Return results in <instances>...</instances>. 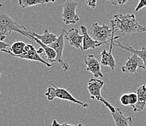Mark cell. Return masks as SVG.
I'll return each mask as SVG.
<instances>
[{
    "instance_id": "1",
    "label": "cell",
    "mask_w": 146,
    "mask_h": 126,
    "mask_svg": "<svg viewBox=\"0 0 146 126\" xmlns=\"http://www.w3.org/2000/svg\"><path fill=\"white\" fill-rule=\"evenodd\" d=\"M110 26L114 32H119L118 36L121 37L127 34L146 31V26L140 25L135 14L114 15L113 19L110 21Z\"/></svg>"
},
{
    "instance_id": "2",
    "label": "cell",
    "mask_w": 146,
    "mask_h": 126,
    "mask_svg": "<svg viewBox=\"0 0 146 126\" xmlns=\"http://www.w3.org/2000/svg\"><path fill=\"white\" fill-rule=\"evenodd\" d=\"M12 32H17L21 35L31 39L29 31L25 26L20 25L18 22L15 21L10 16L0 2V40L5 41L7 37Z\"/></svg>"
},
{
    "instance_id": "3",
    "label": "cell",
    "mask_w": 146,
    "mask_h": 126,
    "mask_svg": "<svg viewBox=\"0 0 146 126\" xmlns=\"http://www.w3.org/2000/svg\"><path fill=\"white\" fill-rule=\"evenodd\" d=\"M90 36L95 41L103 43V45L111 42L113 39L118 40L120 36H115V32L110 26L103 24L100 26L98 23H94L88 29Z\"/></svg>"
},
{
    "instance_id": "4",
    "label": "cell",
    "mask_w": 146,
    "mask_h": 126,
    "mask_svg": "<svg viewBox=\"0 0 146 126\" xmlns=\"http://www.w3.org/2000/svg\"><path fill=\"white\" fill-rule=\"evenodd\" d=\"M49 84L51 85V87H48L47 92L45 93V96L47 97L48 101H52L55 99H59L61 100L68 101L72 103H75L78 105H80L82 108H87L89 107V103L81 101L74 97L72 94L67 91L64 87H59L55 85L52 83V81H50Z\"/></svg>"
},
{
    "instance_id": "5",
    "label": "cell",
    "mask_w": 146,
    "mask_h": 126,
    "mask_svg": "<svg viewBox=\"0 0 146 126\" xmlns=\"http://www.w3.org/2000/svg\"><path fill=\"white\" fill-rule=\"evenodd\" d=\"M104 81L100 80L98 79L92 78L90 79L87 84V90L90 94V99L92 100H96L100 101L107 107L109 111L111 112H114L116 110V107H113L112 104L108 101L101 94V91L104 86Z\"/></svg>"
},
{
    "instance_id": "6",
    "label": "cell",
    "mask_w": 146,
    "mask_h": 126,
    "mask_svg": "<svg viewBox=\"0 0 146 126\" xmlns=\"http://www.w3.org/2000/svg\"><path fill=\"white\" fill-rule=\"evenodd\" d=\"M78 5L79 2L71 0H67L63 4L62 20L66 24H75L79 21V16L76 13Z\"/></svg>"
},
{
    "instance_id": "7",
    "label": "cell",
    "mask_w": 146,
    "mask_h": 126,
    "mask_svg": "<svg viewBox=\"0 0 146 126\" xmlns=\"http://www.w3.org/2000/svg\"><path fill=\"white\" fill-rule=\"evenodd\" d=\"M65 34H66V31H65V29H63L62 33L59 35L56 42H54V43L49 46L55 50V53H56L55 62H58L61 66L62 69L65 71H68L70 66H69V64L67 62L65 61L63 57V50H64L65 47Z\"/></svg>"
},
{
    "instance_id": "8",
    "label": "cell",
    "mask_w": 146,
    "mask_h": 126,
    "mask_svg": "<svg viewBox=\"0 0 146 126\" xmlns=\"http://www.w3.org/2000/svg\"><path fill=\"white\" fill-rule=\"evenodd\" d=\"M18 58L30 61L40 62L42 64L45 65L47 67H48V68H50L52 66V64L42 59V57L40 56V55L38 53V50H36V48L34 47L32 44H26L23 53L21 56L18 57Z\"/></svg>"
},
{
    "instance_id": "9",
    "label": "cell",
    "mask_w": 146,
    "mask_h": 126,
    "mask_svg": "<svg viewBox=\"0 0 146 126\" xmlns=\"http://www.w3.org/2000/svg\"><path fill=\"white\" fill-rule=\"evenodd\" d=\"M84 63L87 66V71L91 72L96 78H103V74L101 71V66L97 58L92 54H90L84 59Z\"/></svg>"
},
{
    "instance_id": "10",
    "label": "cell",
    "mask_w": 146,
    "mask_h": 126,
    "mask_svg": "<svg viewBox=\"0 0 146 126\" xmlns=\"http://www.w3.org/2000/svg\"><path fill=\"white\" fill-rule=\"evenodd\" d=\"M138 68L143 69H145L143 61L137 55H133L128 58L127 61L126 62L125 65L121 67V71L124 73H131V74H135L137 72V69Z\"/></svg>"
},
{
    "instance_id": "11",
    "label": "cell",
    "mask_w": 146,
    "mask_h": 126,
    "mask_svg": "<svg viewBox=\"0 0 146 126\" xmlns=\"http://www.w3.org/2000/svg\"><path fill=\"white\" fill-rule=\"evenodd\" d=\"M65 38L68 41L70 45L77 49H81L83 51L82 43H83V37L79 34L77 29L71 28L68 31H66Z\"/></svg>"
},
{
    "instance_id": "12",
    "label": "cell",
    "mask_w": 146,
    "mask_h": 126,
    "mask_svg": "<svg viewBox=\"0 0 146 126\" xmlns=\"http://www.w3.org/2000/svg\"><path fill=\"white\" fill-rule=\"evenodd\" d=\"M82 35L83 37V43H82V48L83 51L90 50V49H95L100 46L103 45V43L94 40L90 36L88 33V29L84 26H80Z\"/></svg>"
},
{
    "instance_id": "13",
    "label": "cell",
    "mask_w": 146,
    "mask_h": 126,
    "mask_svg": "<svg viewBox=\"0 0 146 126\" xmlns=\"http://www.w3.org/2000/svg\"><path fill=\"white\" fill-rule=\"evenodd\" d=\"M113 41H116L113 39L111 42V46H110V50H103L101 52V60H100V63L105 66H108L111 68L112 71H115L116 66V61L114 58L113 55L112 51L113 48Z\"/></svg>"
},
{
    "instance_id": "14",
    "label": "cell",
    "mask_w": 146,
    "mask_h": 126,
    "mask_svg": "<svg viewBox=\"0 0 146 126\" xmlns=\"http://www.w3.org/2000/svg\"><path fill=\"white\" fill-rule=\"evenodd\" d=\"M113 47H120V48L124 49V50H127V51H129L131 53H132L135 55H137L139 58H140L142 59V61H143V64H144L145 70H146V47H143L141 50H137V49H134L132 46L127 44V45H122L121 44V42L119 40L117 41H113Z\"/></svg>"
},
{
    "instance_id": "15",
    "label": "cell",
    "mask_w": 146,
    "mask_h": 126,
    "mask_svg": "<svg viewBox=\"0 0 146 126\" xmlns=\"http://www.w3.org/2000/svg\"><path fill=\"white\" fill-rule=\"evenodd\" d=\"M111 114L116 126H129L133 123L132 117H126L119 107H116L115 112Z\"/></svg>"
},
{
    "instance_id": "16",
    "label": "cell",
    "mask_w": 146,
    "mask_h": 126,
    "mask_svg": "<svg viewBox=\"0 0 146 126\" xmlns=\"http://www.w3.org/2000/svg\"><path fill=\"white\" fill-rule=\"evenodd\" d=\"M29 33H30L33 37L36 38L38 40L42 42L44 45L47 46L50 45H52V44H53L54 42H56V40L58 39V37H57V35H55V34L50 32L48 29H45L44 32L42 34H37V33L35 32L34 31H29Z\"/></svg>"
},
{
    "instance_id": "17",
    "label": "cell",
    "mask_w": 146,
    "mask_h": 126,
    "mask_svg": "<svg viewBox=\"0 0 146 126\" xmlns=\"http://www.w3.org/2000/svg\"><path fill=\"white\" fill-rule=\"evenodd\" d=\"M137 95V102L132 107L133 111L135 112H141L144 109L146 104V85H143L140 87H139L137 90L136 92Z\"/></svg>"
},
{
    "instance_id": "18",
    "label": "cell",
    "mask_w": 146,
    "mask_h": 126,
    "mask_svg": "<svg viewBox=\"0 0 146 126\" xmlns=\"http://www.w3.org/2000/svg\"><path fill=\"white\" fill-rule=\"evenodd\" d=\"M26 43L22 41H16L15 42L13 45H10L9 49L7 50H5L3 53L8 54L14 58H18L21 56L23 52H24L25 47H26Z\"/></svg>"
},
{
    "instance_id": "19",
    "label": "cell",
    "mask_w": 146,
    "mask_h": 126,
    "mask_svg": "<svg viewBox=\"0 0 146 126\" xmlns=\"http://www.w3.org/2000/svg\"><path fill=\"white\" fill-rule=\"evenodd\" d=\"M30 34V33H29ZM31 35V40L33 41H35L38 45H40V47H42V49L44 50V55L47 57V60L49 61L50 62H52V63H55V59H56V53L52 48L50 47V46H47V45H45L42 43V42H40L39 40L35 38L34 37H33L31 34H30Z\"/></svg>"
},
{
    "instance_id": "20",
    "label": "cell",
    "mask_w": 146,
    "mask_h": 126,
    "mask_svg": "<svg viewBox=\"0 0 146 126\" xmlns=\"http://www.w3.org/2000/svg\"><path fill=\"white\" fill-rule=\"evenodd\" d=\"M55 2V0H19L18 1V5L22 8H26V7H29L35 6V5L54 3Z\"/></svg>"
},
{
    "instance_id": "21",
    "label": "cell",
    "mask_w": 146,
    "mask_h": 126,
    "mask_svg": "<svg viewBox=\"0 0 146 126\" xmlns=\"http://www.w3.org/2000/svg\"><path fill=\"white\" fill-rule=\"evenodd\" d=\"M52 126H84L82 123H78V124H69L68 123H60L56 120H53L52 123Z\"/></svg>"
},
{
    "instance_id": "22",
    "label": "cell",
    "mask_w": 146,
    "mask_h": 126,
    "mask_svg": "<svg viewBox=\"0 0 146 126\" xmlns=\"http://www.w3.org/2000/svg\"><path fill=\"white\" fill-rule=\"evenodd\" d=\"M129 106L133 107L137 102V95L135 93H129Z\"/></svg>"
},
{
    "instance_id": "23",
    "label": "cell",
    "mask_w": 146,
    "mask_h": 126,
    "mask_svg": "<svg viewBox=\"0 0 146 126\" xmlns=\"http://www.w3.org/2000/svg\"><path fill=\"white\" fill-rule=\"evenodd\" d=\"M120 102L122 105L129 106V93H124L121 95L120 97Z\"/></svg>"
},
{
    "instance_id": "24",
    "label": "cell",
    "mask_w": 146,
    "mask_h": 126,
    "mask_svg": "<svg viewBox=\"0 0 146 126\" xmlns=\"http://www.w3.org/2000/svg\"><path fill=\"white\" fill-rule=\"evenodd\" d=\"M108 2L114 6H121L127 3V0H115V1L112 0V1H108Z\"/></svg>"
},
{
    "instance_id": "25",
    "label": "cell",
    "mask_w": 146,
    "mask_h": 126,
    "mask_svg": "<svg viewBox=\"0 0 146 126\" xmlns=\"http://www.w3.org/2000/svg\"><path fill=\"white\" fill-rule=\"evenodd\" d=\"M10 47V45L8 43L5 42V41L0 40V52H2V53H3L5 50H8Z\"/></svg>"
},
{
    "instance_id": "26",
    "label": "cell",
    "mask_w": 146,
    "mask_h": 126,
    "mask_svg": "<svg viewBox=\"0 0 146 126\" xmlns=\"http://www.w3.org/2000/svg\"><path fill=\"white\" fill-rule=\"evenodd\" d=\"M145 7H146V0H140V2L137 4L136 8H135V12H138L140 9L143 8Z\"/></svg>"
},
{
    "instance_id": "27",
    "label": "cell",
    "mask_w": 146,
    "mask_h": 126,
    "mask_svg": "<svg viewBox=\"0 0 146 126\" xmlns=\"http://www.w3.org/2000/svg\"><path fill=\"white\" fill-rule=\"evenodd\" d=\"M86 4L88 7H92V9H95L97 7V1L96 0H89L86 2Z\"/></svg>"
},
{
    "instance_id": "28",
    "label": "cell",
    "mask_w": 146,
    "mask_h": 126,
    "mask_svg": "<svg viewBox=\"0 0 146 126\" xmlns=\"http://www.w3.org/2000/svg\"><path fill=\"white\" fill-rule=\"evenodd\" d=\"M2 77V74L0 73V77Z\"/></svg>"
},
{
    "instance_id": "29",
    "label": "cell",
    "mask_w": 146,
    "mask_h": 126,
    "mask_svg": "<svg viewBox=\"0 0 146 126\" xmlns=\"http://www.w3.org/2000/svg\"><path fill=\"white\" fill-rule=\"evenodd\" d=\"M0 93H1V92H0Z\"/></svg>"
}]
</instances>
